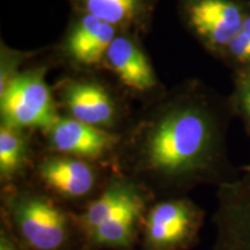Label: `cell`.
<instances>
[{
    "mask_svg": "<svg viewBox=\"0 0 250 250\" xmlns=\"http://www.w3.org/2000/svg\"><path fill=\"white\" fill-rule=\"evenodd\" d=\"M126 176L152 197L180 196L202 183L229 182L214 118L196 103L170 105L156 115L121 161Z\"/></svg>",
    "mask_w": 250,
    "mask_h": 250,
    "instance_id": "1",
    "label": "cell"
},
{
    "mask_svg": "<svg viewBox=\"0 0 250 250\" xmlns=\"http://www.w3.org/2000/svg\"><path fill=\"white\" fill-rule=\"evenodd\" d=\"M1 224L24 250H86L77 212L48 192L18 186L5 189Z\"/></svg>",
    "mask_w": 250,
    "mask_h": 250,
    "instance_id": "2",
    "label": "cell"
},
{
    "mask_svg": "<svg viewBox=\"0 0 250 250\" xmlns=\"http://www.w3.org/2000/svg\"><path fill=\"white\" fill-rule=\"evenodd\" d=\"M204 211L186 197H167L149 205L144 218L142 250H191L201 239Z\"/></svg>",
    "mask_w": 250,
    "mask_h": 250,
    "instance_id": "3",
    "label": "cell"
},
{
    "mask_svg": "<svg viewBox=\"0 0 250 250\" xmlns=\"http://www.w3.org/2000/svg\"><path fill=\"white\" fill-rule=\"evenodd\" d=\"M0 94L1 116L7 126L19 130L23 127L49 130L58 120L42 70L13 77Z\"/></svg>",
    "mask_w": 250,
    "mask_h": 250,
    "instance_id": "4",
    "label": "cell"
},
{
    "mask_svg": "<svg viewBox=\"0 0 250 250\" xmlns=\"http://www.w3.org/2000/svg\"><path fill=\"white\" fill-rule=\"evenodd\" d=\"M35 174L49 195L57 201L85 202V206L108 182L102 183L101 171L95 162L56 153L37 162Z\"/></svg>",
    "mask_w": 250,
    "mask_h": 250,
    "instance_id": "5",
    "label": "cell"
},
{
    "mask_svg": "<svg viewBox=\"0 0 250 250\" xmlns=\"http://www.w3.org/2000/svg\"><path fill=\"white\" fill-rule=\"evenodd\" d=\"M213 250H250V170L219 187Z\"/></svg>",
    "mask_w": 250,
    "mask_h": 250,
    "instance_id": "6",
    "label": "cell"
},
{
    "mask_svg": "<svg viewBox=\"0 0 250 250\" xmlns=\"http://www.w3.org/2000/svg\"><path fill=\"white\" fill-rule=\"evenodd\" d=\"M249 2L240 0H180L190 27L212 48L227 49L245 22Z\"/></svg>",
    "mask_w": 250,
    "mask_h": 250,
    "instance_id": "7",
    "label": "cell"
},
{
    "mask_svg": "<svg viewBox=\"0 0 250 250\" xmlns=\"http://www.w3.org/2000/svg\"><path fill=\"white\" fill-rule=\"evenodd\" d=\"M48 132L50 147L56 154L92 162L108 158L118 145L115 134L74 118H58Z\"/></svg>",
    "mask_w": 250,
    "mask_h": 250,
    "instance_id": "8",
    "label": "cell"
},
{
    "mask_svg": "<svg viewBox=\"0 0 250 250\" xmlns=\"http://www.w3.org/2000/svg\"><path fill=\"white\" fill-rule=\"evenodd\" d=\"M144 198H153L151 193L124 174L109 177L107 184L93 201L77 212L79 227L85 240L90 233L112 215Z\"/></svg>",
    "mask_w": 250,
    "mask_h": 250,
    "instance_id": "9",
    "label": "cell"
},
{
    "mask_svg": "<svg viewBox=\"0 0 250 250\" xmlns=\"http://www.w3.org/2000/svg\"><path fill=\"white\" fill-rule=\"evenodd\" d=\"M152 198H144L118 212L90 233L86 250H136Z\"/></svg>",
    "mask_w": 250,
    "mask_h": 250,
    "instance_id": "10",
    "label": "cell"
},
{
    "mask_svg": "<svg viewBox=\"0 0 250 250\" xmlns=\"http://www.w3.org/2000/svg\"><path fill=\"white\" fill-rule=\"evenodd\" d=\"M66 41V50L73 61L83 65H95L105 57L116 37V27L87 13L77 12Z\"/></svg>",
    "mask_w": 250,
    "mask_h": 250,
    "instance_id": "11",
    "label": "cell"
},
{
    "mask_svg": "<svg viewBox=\"0 0 250 250\" xmlns=\"http://www.w3.org/2000/svg\"><path fill=\"white\" fill-rule=\"evenodd\" d=\"M64 102L72 118L100 127L115 118V104L109 94L95 83L77 81L64 88Z\"/></svg>",
    "mask_w": 250,
    "mask_h": 250,
    "instance_id": "12",
    "label": "cell"
},
{
    "mask_svg": "<svg viewBox=\"0 0 250 250\" xmlns=\"http://www.w3.org/2000/svg\"><path fill=\"white\" fill-rule=\"evenodd\" d=\"M107 62L124 85L138 92L155 86L154 71L136 43L123 36H116L109 46Z\"/></svg>",
    "mask_w": 250,
    "mask_h": 250,
    "instance_id": "13",
    "label": "cell"
},
{
    "mask_svg": "<svg viewBox=\"0 0 250 250\" xmlns=\"http://www.w3.org/2000/svg\"><path fill=\"white\" fill-rule=\"evenodd\" d=\"M158 0H71L77 12L87 13L112 24H138L152 14Z\"/></svg>",
    "mask_w": 250,
    "mask_h": 250,
    "instance_id": "14",
    "label": "cell"
},
{
    "mask_svg": "<svg viewBox=\"0 0 250 250\" xmlns=\"http://www.w3.org/2000/svg\"><path fill=\"white\" fill-rule=\"evenodd\" d=\"M29 167V147L21 130L2 124L0 129V179L5 189L17 182Z\"/></svg>",
    "mask_w": 250,
    "mask_h": 250,
    "instance_id": "15",
    "label": "cell"
},
{
    "mask_svg": "<svg viewBox=\"0 0 250 250\" xmlns=\"http://www.w3.org/2000/svg\"><path fill=\"white\" fill-rule=\"evenodd\" d=\"M227 50L235 61L250 62V2L242 28L227 46Z\"/></svg>",
    "mask_w": 250,
    "mask_h": 250,
    "instance_id": "16",
    "label": "cell"
},
{
    "mask_svg": "<svg viewBox=\"0 0 250 250\" xmlns=\"http://www.w3.org/2000/svg\"><path fill=\"white\" fill-rule=\"evenodd\" d=\"M0 250H24L2 224H0Z\"/></svg>",
    "mask_w": 250,
    "mask_h": 250,
    "instance_id": "17",
    "label": "cell"
},
{
    "mask_svg": "<svg viewBox=\"0 0 250 250\" xmlns=\"http://www.w3.org/2000/svg\"><path fill=\"white\" fill-rule=\"evenodd\" d=\"M240 103H241V109L247 123L250 126V78L242 86L241 94H240Z\"/></svg>",
    "mask_w": 250,
    "mask_h": 250,
    "instance_id": "18",
    "label": "cell"
},
{
    "mask_svg": "<svg viewBox=\"0 0 250 250\" xmlns=\"http://www.w3.org/2000/svg\"><path fill=\"white\" fill-rule=\"evenodd\" d=\"M243 169H247V170H250V166H247L246 168H243Z\"/></svg>",
    "mask_w": 250,
    "mask_h": 250,
    "instance_id": "19",
    "label": "cell"
}]
</instances>
